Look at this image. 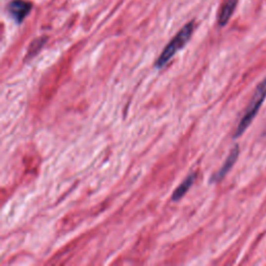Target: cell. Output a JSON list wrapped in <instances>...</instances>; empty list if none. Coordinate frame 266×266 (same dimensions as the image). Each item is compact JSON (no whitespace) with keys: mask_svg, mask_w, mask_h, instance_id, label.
<instances>
[{"mask_svg":"<svg viewBox=\"0 0 266 266\" xmlns=\"http://www.w3.org/2000/svg\"><path fill=\"white\" fill-rule=\"evenodd\" d=\"M194 29H195L194 22L187 23L182 29H181L176 35V37L169 42V44L164 48L160 56H159L158 59L156 60L155 67L158 69L163 68L166 63L172 59V57L176 54V53L187 44V42L189 41L191 35L194 33Z\"/></svg>","mask_w":266,"mask_h":266,"instance_id":"obj_1","label":"cell"},{"mask_svg":"<svg viewBox=\"0 0 266 266\" xmlns=\"http://www.w3.org/2000/svg\"><path fill=\"white\" fill-rule=\"evenodd\" d=\"M266 97V79L263 80L262 82L259 83V86L257 89L255 90V93L252 97V100L250 104L248 105L246 113L243 114V118L241 119L237 129L235 131L234 136L238 137L240 136L244 131L248 129V127L251 125L252 121L254 120L255 116H256L257 112L260 109V106L264 102V99Z\"/></svg>","mask_w":266,"mask_h":266,"instance_id":"obj_2","label":"cell"},{"mask_svg":"<svg viewBox=\"0 0 266 266\" xmlns=\"http://www.w3.org/2000/svg\"><path fill=\"white\" fill-rule=\"evenodd\" d=\"M33 8V5L29 2H25L23 0H14L7 6L8 13L18 23H21L24 18L29 14Z\"/></svg>","mask_w":266,"mask_h":266,"instance_id":"obj_3","label":"cell"},{"mask_svg":"<svg viewBox=\"0 0 266 266\" xmlns=\"http://www.w3.org/2000/svg\"><path fill=\"white\" fill-rule=\"evenodd\" d=\"M238 154H239L238 146H235L232 149V151L230 152L229 156L227 157L225 163H223L222 166L219 168V171L215 175H213V177L211 178V182L216 183V182H219L220 180H222L223 178H225V176L229 173V171L232 168L234 163L236 162Z\"/></svg>","mask_w":266,"mask_h":266,"instance_id":"obj_4","label":"cell"},{"mask_svg":"<svg viewBox=\"0 0 266 266\" xmlns=\"http://www.w3.org/2000/svg\"><path fill=\"white\" fill-rule=\"evenodd\" d=\"M197 179V175L196 173H191L189 174L186 179L183 181L182 183H181L174 191V194L172 196V200L174 202H177L179 201L181 198H182L183 196L186 195V193L188 191V189L193 186V184L195 183V181Z\"/></svg>","mask_w":266,"mask_h":266,"instance_id":"obj_5","label":"cell"},{"mask_svg":"<svg viewBox=\"0 0 266 266\" xmlns=\"http://www.w3.org/2000/svg\"><path fill=\"white\" fill-rule=\"evenodd\" d=\"M236 3L237 0H227L226 3L223 4L218 18V23L220 26H223L228 23V21L231 18L234 9L236 7Z\"/></svg>","mask_w":266,"mask_h":266,"instance_id":"obj_6","label":"cell"},{"mask_svg":"<svg viewBox=\"0 0 266 266\" xmlns=\"http://www.w3.org/2000/svg\"><path fill=\"white\" fill-rule=\"evenodd\" d=\"M46 43V38H40L36 41L33 42V44L30 45L29 47V50H28V54L26 56V58H31V57H34L35 55H37L39 51L41 50V48L43 47V45Z\"/></svg>","mask_w":266,"mask_h":266,"instance_id":"obj_7","label":"cell"}]
</instances>
